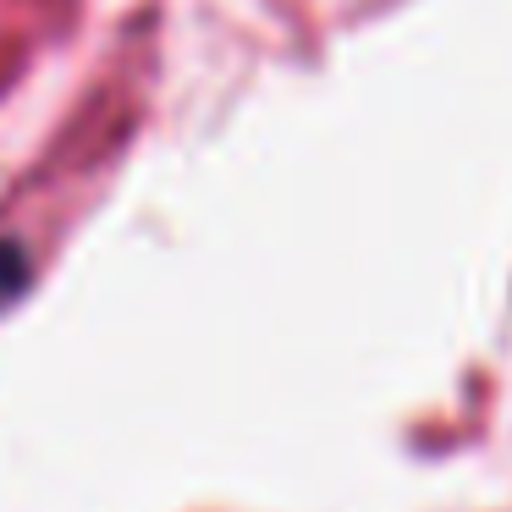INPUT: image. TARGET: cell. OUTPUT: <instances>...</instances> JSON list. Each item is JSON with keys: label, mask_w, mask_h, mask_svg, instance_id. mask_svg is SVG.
<instances>
[{"label": "cell", "mask_w": 512, "mask_h": 512, "mask_svg": "<svg viewBox=\"0 0 512 512\" xmlns=\"http://www.w3.org/2000/svg\"><path fill=\"white\" fill-rule=\"evenodd\" d=\"M28 276H34L28 248L12 243V237H0V309H6V303H17V292L28 287Z\"/></svg>", "instance_id": "6da1fadb"}]
</instances>
